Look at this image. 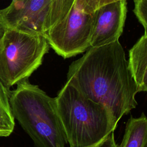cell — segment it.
Instances as JSON below:
<instances>
[{
    "label": "cell",
    "instance_id": "obj_1",
    "mask_svg": "<svg viewBox=\"0 0 147 147\" xmlns=\"http://www.w3.org/2000/svg\"><path fill=\"white\" fill-rule=\"evenodd\" d=\"M67 82L87 98L108 107L118 122L137 106V86L119 40L90 48L71 64Z\"/></svg>",
    "mask_w": 147,
    "mask_h": 147
},
{
    "label": "cell",
    "instance_id": "obj_2",
    "mask_svg": "<svg viewBox=\"0 0 147 147\" xmlns=\"http://www.w3.org/2000/svg\"><path fill=\"white\" fill-rule=\"evenodd\" d=\"M55 99L70 147L95 146L116 129L118 121L108 107L87 98L67 82Z\"/></svg>",
    "mask_w": 147,
    "mask_h": 147
},
{
    "label": "cell",
    "instance_id": "obj_3",
    "mask_svg": "<svg viewBox=\"0 0 147 147\" xmlns=\"http://www.w3.org/2000/svg\"><path fill=\"white\" fill-rule=\"evenodd\" d=\"M9 102L14 119L35 147H65L68 142L55 98L50 97L26 79L9 91Z\"/></svg>",
    "mask_w": 147,
    "mask_h": 147
},
{
    "label": "cell",
    "instance_id": "obj_4",
    "mask_svg": "<svg viewBox=\"0 0 147 147\" xmlns=\"http://www.w3.org/2000/svg\"><path fill=\"white\" fill-rule=\"evenodd\" d=\"M45 36L5 30L0 41V79L9 90L28 79L49 50Z\"/></svg>",
    "mask_w": 147,
    "mask_h": 147
},
{
    "label": "cell",
    "instance_id": "obj_5",
    "mask_svg": "<svg viewBox=\"0 0 147 147\" xmlns=\"http://www.w3.org/2000/svg\"><path fill=\"white\" fill-rule=\"evenodd\" d=\"M94 14L74 6L67 16L45 34L49 46L64 59L86 52L90 48Z\"/></svg>",
    "mask_w": 147,
    "mask_h": 147
},
{
    "label": "cell",
    "instance_id": "obj_6",
    "mask_svg": "<svg viewBox=\"0 0 147 147\" xmlns=\"http://www.w3.org/2000/svg\"><path fill=\"white\" fill-rule=\"evenodd\" d=\"M51 0H12L0 9V24L5 30L45 34V23Z\"/></svg>",
    "mask_w": 147,
    "mask_h": 147
},
{
    "label": "cell",
    "instance_id": "obj_7",
    "mask_svg": "<svg viewBox=\"0 0 147 147\" xmlns=\"http://www.w3.org/2000/svg\"><path fill=\"white\" fill-rule=\"evenodd\" d=\"M126 13V0L105 5L93 13L91 47L103 46L118 41L123 32Z\"/></svg>",
    "mask_w": 147,
    "mask_h": 147
},
{
    "label": "cell",
    "instance_id": "obj_8",
    "mask_svg": "<svg viewBox=\"0 0 147 147\" xmlns=\"http://www.w3.org/2000/svg\"><path fill=\"white\" fill-rule=\"evenodd\" d=\"M128 65L138 92L147 91V32L129 51Z\"/></svg>",
    "mask_w": 147,
    "mask_h": 147
},
{
    "label": "cell",
    "instance_id": "obj_9",
    "mask_svg": "<svg viewBox=\"0 0 147 147\" xmlns=\"http://www.w3.org/2000/svg\"><path fill=\"white\" fill-rule=\"evenodd\" d=\"M118 147H147V118L140 117L128 119L121 144Z\"/></svg>",
    "mask_w": 147,
    "mask_h": 147
},
{
    "label": "cell",
    "instance_id": "obj_10",
    "mask_svg": "<svg viewBox=\"0 0 147 147\" xmlns=\"http://www.w3.org/2000/svg\"><path fill=\"white\" fill-rule=\"evenodd\" d=\"M9 91L0 79V137L9 136L15 126L9 102Z\"/></svg>",
    "mask_w": 147,
    "mask_h": 147
},
{
    "label": "cell",
    "instance_id": "obj_11",
    "mask_svg": "<svg viewBox=\"0 0 147 147\" xmlns=\"http://www.w3.org/2000/svg\"><path fill=\"white\" fill-rule=\"evenodd\" d=\"M75 0H51L45 23V32L63 20L74 6Z\"/></svg>",
    "mask_w": 147,
    "mask_h": 147
},
{
    "label": "cell",
    "instance_id": "obj_12",
    "mask_svg": "<svg viewBox=\"0 0 147 147\" xmlns=\"http://www.w3.org/2000/svg\"><path fill=\"white\" fill-rule=\"evenodd\" d=\"M119 1L121 0H75L74 6L84 13L91 14L105 5Z\"/></svg>",
    "mask_w": 147,
    "mask_h": 147
},
{
    "label": "cell",
    "instance_id": "obj_13",
    "mask_svg": "<svg viewBox=\"0 0 147 147\" xmlns=\"http://www.w3.org/2000/svg\"><path fill=\"white\" fill-rule=\"evenodd\" d=\"M133 11L139 22L144 28V32L147 30V0H134V9Z\"/></svg>",
    "mask_w": 147,
    "mask_h": 147
},
{
    "label": "cell",
    "instance_id": "obj_14",
    "mask_svg": "<svg viewBox=\"0 0 147 147\" xmlns=\"http://www.w3.org/2000/svg\"><path fill=\"white\" fill-rule=\"evenodd\" d=\"M115 139L114 131L110 133L108 136H107L100 142L97 145L91 146V147H118Z\"/></svg>",
    "mask_w": 147,
    "mask_h": 147
},
{
    "label": "cell",
    "instance_id": "obj_15",
    "mask_svg": "<svg viewBox=\"0 0 147 147\" xmlns=\"http://www.w3.org/2000/svg\"><path fill=\"white\" fill-rule=\"evenodd\" d=\"M4 33H5V29H3V28L0 24V41H1V38L3 37Z\"/></svg>",
    "mask_w": 147,
    "mask_h": 147
}]
</instances>
